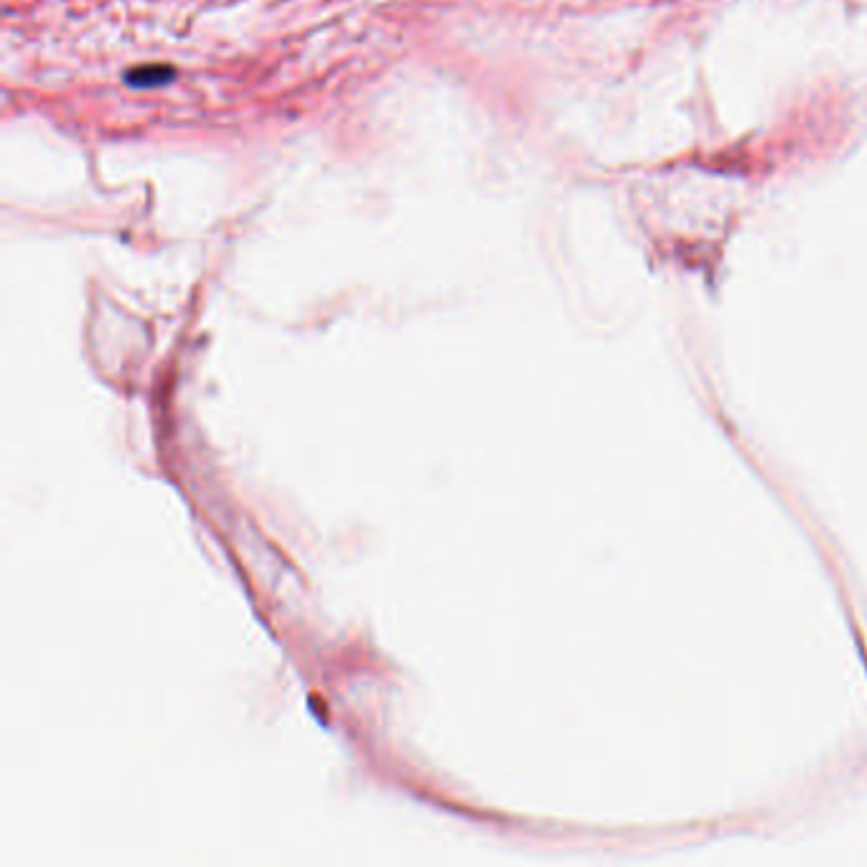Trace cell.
<instances>
[{
	"label": "cell",
	"mask_w": 867,
	"mask_h": 867,
	"mask_svg": "<svg viewBox=\"0 0 867 867\" xmlns=\"http://www.w3.org/2000/svg\"><path fill=\"white\" fill-rule=\"evenodd\" d=\"M173 77H176V72H173L171 67H166V64H145V67L130 69V72L125 74V82L135 89H151L168 84Z\"/></svg>",
	"instance_id": "obj_1"
}]
</instances>
